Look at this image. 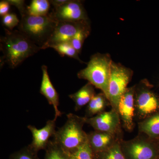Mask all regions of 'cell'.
<instances>
[{
    "mask_svg": "<svg viewBox=\"0 0 159 159\" xmlns=\"http://www.w3.org/2000/svg\"><path fill=\"white\" fill-rule=\"evenodd\" d=\"M69 1V0H51L49 1V2L50 4L54 6V8H56L64 5L68 2Z\"/></svg>",
    "mask_w": 159,
    "mask_h": 159,
    "instance_id": "83f0119b",
    "label": "cell"
},
{
    "mask_svg": "<svg viewBox=\"0 0 159 159\" xmlns=\"http://www.w3.org/2000/svg\"><path fill=\"white\" fill-rule=\"evenodd\" d=\"M85 117L73 113L67 115L64 125L56 130L53 141L67 154L73 153L88 141V134L83 129Z\"/></svg>",
    "mask_w": 159,
    "mask_h": 159,
    "instance_id": "7a4b0ae2",
    "label": "cell"
},
{
    "mask_svg": "<svg viewBox=\"0 0 159 159\" xmlns=\"http://www.w3.org/2000/svg\"><path fill=\"white\" fill-rule=\"evenodd\" d=\"M109 105V101L103 93L96 94L88 104L85 117L91 118L103 112L107 107Z\"/></svg>",
    "mask_w": 159,
    "mask_h": 159,
    "instance_id": "e0dca14e",
    "label": "cell"
},
{
    "mask_svg": "<svg viewBox=\"0 0 159 159\" xmlns=\"http://www.w3.org/2000/svg\"><path fill=\"white\" fill-rule=\"evenodd\" d=\"M3 25L8 29V30L12 31L16 26L18 25L20 21L17 16L14 13H8L4 16L2 20Z\"/></svg>",
    "mask_w": 159,
    "mask_h": 159,
    "instance_id": "cb8c5ba5",
    "label": "cell"
},
{
    "mask_svg": "<svg viewBox=\"0 0 159 159\" xmlns=\"http://www.w3.org/2000/svg\"><path fill=\"white\" fill-rule=\"evenodd\" d=\"M122 140L118 141L105 150L93 153L94 159H125L121 149Z\"/></svg>",
    "mask_w": 159,
    "mask_h": 159,
    "instance_id": "ac0fdd59",
    "label": "cell"
},
{
    "mask_svg": "<svg viewBox=\"0 0 159 159\" xmlns=\"http://www.w3.org/2000/svg\"><path fill=\"white\" fill-rule=\"evenodd\" d=\"M136 85L127 88L119 101L118 113L124 128L129 132L134 129L135 116L134 95Z\"/></svg>",
    "mask_w": 159,
    "mask_h": 159,
    "instance_id": "8fae6325",
    "label": "cell"
},
{
    "mask_svg": "<svg viewBox=\"0 0 159 159\" xmlns=\"http://www.w3.org/2000/svg\"><path fill=\"white\" fill-rule=\"evenodd\" d=\"M112 62L109 54L97 53L91 57L86 67L77 74L79 79L88 80L96 88L101 90L108 99Z\"/></svg>",
    "mask_w": 159,
    "mask_h": 159,
    "instance_id": "3957f363",
    "label": "cell"
},
{
    "mask_svg": "<svg viewBox=\"0 0 159 159\" xmlns=\"http://www.w3.org/2000/svg\"><path fill=\"white\" fill-rule=\"evenodd\" d=\"M138 125L139 133L144 134L151 139L159 136V113L139 122Z\"/></svg>",
    "mask_w": 159,
    "mask_h": 159,
    "instance_id": "2e32d148",
    "label": "cell"
},
{
    "mask_svg": "<svg viewBox=\"0 0 159 159\" xmlns=\"http://www.w3.org/2000/svg\"><path fill=\"white\" fill-rule=\"evenodd\" d=\"M50 14L58 22L89 20L82 2L77 0H69L64 5L54 8Z\"/></svg>",
    "mask_w": 159,
    "mask_h": 159,
    "instance_id": "30bf717a",
    "label": "cell"
},
{
    "mask_svg": "<svg viewBox=\"0 0 159 159\" xmlns=\"http://www.w3.org/2000/svg\"><path fill=\"white\" fill-rule=\"evenodd\" d=\"M10 5L16 7L20 11L21 16L28 13L27 8L25 5V1L23 0H7Z\"/></svg>",
    "mask_w": 159,
    "mask_h": 159,
    "instance_id": "484cf974",
    "label": "cell"
},
{
    "mask_svg": "<svg viewBox=\"0 0 159 159\" xmlns=\"http://www.w3.org/2000/svg\"><path fill=\"white\" fill-rule=\"evenodd\" d=\"M35 152L29 145L15 154L12 159H36Z\"/></svg>",
    "mask_w": 159,
    "mask_h": 159,
    "instance_id": "d4e9b609",
    "label": "cell"
},
{
    "mask_svg": "<svg viewBox=\"0 0 159 159\" xmlns=\"http://www.w3.org/2000/svg\"><path fill=\"white\" fill-rule=\"evenodd\" d=\"M41 69L42 70L43 77L40 92L47 99L49 104L53 106L55 112L54 119L57 120V118L62 115L58 109L59 105V95L51 81L47 66L43 65Z\"/></svg>",
    "mask_w": 159,
    "mask_h": 159,
    "instance_id": "5bb4252c",
    "label": "cell"
},
{
    "mask_svg": "<svg viewBox=\"0 0 159 159\" xmlns=\"http://www.w3.org/2000/svg\"><path fill=\"white\" fill-rule=\"evenodd\" d=\"M121 140V135L97 130L88 134V141L93 153L105 150Z\"/></svg>",
    "mask_w": 159,
    "mask_h": 159,
    "instance_id": "4fadbf2b",
    "label": "cell"
},
{
    "mask_svg": "<svg viewBox=\"0 0 159 159\" xmlns=\"http://www.w3.org/2000/svg\"><path fill=\"white\" fill-rule=\"evenodd\" d=\"M147 81L136 85L134 95L135 116L141 121L155 113L159 109V99L151 90Z\"/></svg>",
    "mask_w": 159,
    "mask_h": 159,
    "instance_id": "8992f818",
    "label": "cell"
},
{
    "mask_svg": "<svg viewBox=\"0 0 159 159\" xmlns=\"http://www.w3.org/2000/svg\"><path fill=\"white\" fill-rule=\"evenodd\" d=\"M90 26L89 20L77 22H58L48 41L41 48L42 50L61 43L70 42L77 32Z\"/></svg>",
    "mask_w": 159,
    "mask_h": 159,
    "instance_id": "ba28073f",
    "label": "cell"
},
{
    "mask_svg": "<svg viewBox=\"0 0 159 159\" xmlns=\"http://www.w3.org/2000/svg\"><path fill=\"white\" fill-rule=\"evenodd\" d=\"M28 14L34 16H45L49 14L50 3L48 0H32L27 7Z\"/></svg>",
    "mask_w": 159,
    "mask_h": 159,
    "instance_id": "d6986e66",
    "label": "cell"
},
{
    "mask_svg": "<svg viewBox=\"0 0 159 159\" xmlns=\"http://www.w3.org/2000/svg\"><path fill=\"white\" fill-rule=\"evenodd\" d=\"M91 26L86 27L80 30L71 39L70 43L74 48L80 54L82 50L83 45L86 39L90 34Z\"/></svg>",
    "mask_w": 159,
    "mask_h": 159,
    "instance_id": "7402d4cb",
    "label": "cell"
},
{
    "mask_svg": "<svg viewBox=\"0 0 159 159\" xmlns=\"http://www.w3.org/2000/svg\"><path fill=\"white\" fill-rule=\"evenodd\" d=\"M68 155L70 159H94L93 152L88 141L80 146L73 153Z\"/></svg>",
    "mask_w": 159,
    "mask_h": 159,
    "instance_id": "603a6c76",
    "label": "cell"
},
{
    "mask_svg": "<svg viewBox=\"0 0 159 159\" xmlns=\"http://www.w3.org/2000/svg\"><path fill=\"white\" fill-rule=\"evenodd\" d=\"M55 119L49 120L42 128L37 129L32 125L28 126V129L31 131L32 141L29 146L33 150L37 152L39 150L46 149L50 142V139L54 137L56 132Z\"/></svg>",
    "mask_w": 159,
    "mask_h": 159,
    "instance_id": "7c38bea8",
    "label": "cell"
},
{
    "mask_svg": "<svg viewBox=\"0 0 159 159\" xmlns=\"http://www.w3.org/2000/svg\"><path fill=\"white\" fill-rule=\"evenodd\" d=\"M96 94L94 86L88 82L76 93L70 94L69 97L74 101V109L77 111L83 107L88 105Z\"/></svg>",
    "mask_w": 159,
    "mask_h": 159,
    "instance_id": "9a60e30c",
    "label": "cell"
},
{
    "mask_svg": "<svg viewBox=\"0 0 159 159\" xmlns=\"http://www.w3.org/2000/svg\"><path fill=\"white\" fill-rule=\"evenodd\" d=\"M57 23L50 13L45 16H34L27 13L21 16L18 29L41 48L51 37Z\"/></svg>",
    "mask_w": 159,
    "mask_h": 159,
    "instance_id": "277c9868",
    "label": "cell"
},
{
    "mask_svg": "<svg viewBox=\"0 0 159 159\" xmlns=\"http://www.w3.org/2000/svg\"><path fill=\"white\" fill-rule=\"evenodd\" d=\"M10 6L7 0L1 1L0 2V15L1 16L8 14L10 9Z\"/></svg>",
    "mask_w": 159,
    "mask_h": 159,
    "instance_id": "4316f807",
    "label": "cell"
},
{
    "mask_svg": "<svg viewBox=\"0 0 159 159\" xmlns=\"http://www.w3.org/2000/svg\"><path fill=\"white\" fill-rule=\"evenodd\" d=\"M85 122L95 130L113 134H122L121 119L118 113L114 110L103 112L91 118H86Z\"/></svg>",
    "mask_w": 159,
    "mask_h": 159,
    "instance_id": "9c48e42d",
    "label": "cell"
},
{
    "mask_svg": "<svg viewBox=\"0 0 159 159\" xmlns=\"http://www.w3.org/2000/svg\"><path fill=\"white\" fill-rule=\"evenodd\" d=\"M151 139L141 134L132 140H122L121 149L125 159H157V150Z\"/></svg>",
    "mask_w": 159,
    "mask_h": 159,
    "instance_id": "52a82bcc",
    "label": "cell"
},
{
    "mask_svg": "<svg viewBox=\"0 0 159 159\" xmlns=\"http://www.w3.org/2000/svg\"><path fill=\"white\" fill-rule=\"evenodd\" d=\"M133 72L120 63L112 61L108 89V100L112 109L118 112L119 101L132 77Z\"/></svg>",
    "mask_w": 159,
    "mask_h": 159,
    "instance_id": "5b68a950",
    "label": "cell"
},
{
    "mask_svg": "<svg viewBox=\"0 0 159 159\" xmlns=\"http://www.w3.org/2000/svg\"><path fill=\"white\" fill-rule=\"evenodd\" d=\"M5 31V35L0 39V48L3 55L1 58V66L6 63L11 68H15L42 50L19 30L6 29Z\"/></svg>",
    "mask_w": 159,
    "mask_h": 159,
    "instance_id": "6da1fadb",
    "label": "cell"
},
{
    "mask_svg": "<svg viewBox=\"0 0 159 159\" xmlns=\"http://www.w3.org/2000/svg\"><path fill=\"white\" fill-rule=\"evenodd\" d=\"M50 48L54 49L61 57L67 56L77 60L81 63H85L80 58L79 53L70 42L60 43L51 46Z\"/></svg>",
    "mask_w": 159,
    "mask_h": 159,
    "instance_id": "ffe728a7",
    "label": "cell"
},
{
    "mask_svg": "<svg viewBox=\"0 0 159 159\" xmlns=\"http://www.w3.org/2000/svg\"><path fill=\"white\" fill-rule=\"evenodd\" d=\"M46 149L45 159H70L67 154L53 140L50 141Z\"/></svg>",
    "mask_w": 159,
    "mask_h": 159,
    "instance_id": "44dd1931",
    "label": "cell"
}]
</instances>
